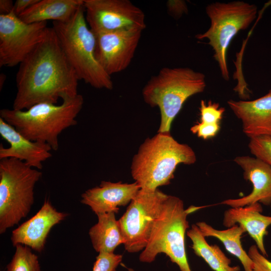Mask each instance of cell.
Returning <instances> with one entry per match:
<instances>
[{
	"label": "cell",
	"instance_id": "277c9868",
	"mask_svg": "<svg viewBox=\"0 0 271 271\" xmlns=\"http://www.w3.org/2000/svg\"><path fill=\"white\" fill-rule=\"evenodd\" d=\"M204 74L188 67H164L142 90L145 102L158 107L161 121L158 132H170L172 122L185 102L205 89Z\"/></svg>",
	"mask_w": 271,
	"mask_h": 271
},
{
	"label": "cell",
	"instance_id": "7402d4cb",
	"mask_svg": "<svg viewBox=\"0 0 271 271\" xmlns=\"http://www.w3.org/2000/svg\"><path fill=\"white\" fill-rule=\"evenodd\" d=\"M186 233L192 241L191 247L195 254L202 258L213 270H240L238 265L230 266V259L226 256L218 245H210L206 241L196 224L192 225Z\"/></svg>",
	"mask_w": 271,
	"mask_h": 271
},
{
	"label": "cell",
	"instance_id": "5bb4252c",
	"mask_svg": "<svg viewBox=\"0 0 271 271\" xmlns=\"http://www.w3.org/2000/svg\"><path fill=\"white\" fill-rule=\"evenodd\" d=\"M67 216V214L57 211L49 200L45 199L35 215L13 231L11 239L13 245L21 244L42 252L51 228Z\"/></svg>",
	"mask_w": 271,
	"mask_h": 271
},
{
	"label": "cell",
	"instance_id": "8992f818",
	"mask_svg": "<svg viewBox=\"0 0 271 271\" xmlns=\"http://www.w3.org/2000/svg\"><path fill=\"white\" fill-rule=\"evenodd\" d=\"M201 207L191 206L185 209L180 198L168 195L139 260L151 263L159 254L164 253L181 271H192L185 247V233L189 227L187 216Z\"/></svg>",
	"mask_w": 271,
	"mask_h": 271
},
{
	"label": "cell",
	"instance_id": "9c48e42d",
	"mask_svg": "<svg viewBox=\"0 0 271 271\" xmlns=\"http://www.w3.org/2000/svg\"><path fill=\"white\" fill-rule=\"evenodd\" d=\"M167 196L159 189L154 191L140 189L131 201L118 220L127 252L137 253L146 247Z\"/></svg>",
	"mask_w": 271,
	"mask_h": 271
},
{
	"label": "cell",
	"instance_id": "ffe728a7",
	"mask_svg": "<svg viewBox=\"0 0 271 271\" xmlns=\"http://www.w3.org/2000/svg\"><path fill=\"white\" fill-rule=\"evenodd\" d=\"M115 213L109 212L97 215L98 221L89 231L93 248L97 252L114 253L116 248L124 244L118 220Z\"/></svg>",
	"mask_w": 271,
	"mask_h": 271
},
{
	"label": "cell",
	"instance_id": "484cf974",
	"mask_svg": "<svg viewBox=\"0 0 271 271\" xmlns=\"http://www.w3.org/2000/svg\"><path fill=\"white\" fill-rule=\"evenodd\" d=\"M122 260L121 254L100 252L96 257L92 271H116Z\"/></svg>",
	"mask_w": 271,
	"mask_h": 271
},
{
	"label": "cell",
	"instance_id": "3957f363",
	"mask_svg": "<svg viewBox=\"0 0 271 271\" xmlns=\"http://www.w3.org/2000/svg\"><path fill=\"white\" fill-rule=\"evenodd\" d=\"M83 103L82 95L78 94L64 99L59 105L44 102L26 110L2 109L0 117L27 139L47 144L57 151L60 134L77 123L76 118Z\"/></svg>",
	"mask_w": 271,
	"mask_h": 271
},
{
	"label": "cell",
	"instance_id": "5b68a950",
	"mask_svg": "<svg viewBox=\"0 0 271 271\" xmlns=\"http://www.w3.org/2000/svg\"><path fill=\"white\" fill-rule=\"evenodd\" d=\"M52 27L79 80L97 89L111 90V76L95 57V36L86 21L84 5L69 21L53 22Z\"/></svg>",
	"mask_w": 271,
	"mask_h": 271
},
{
	"label": "cell",
	"instance_id": "9a60e30c",
	"mask_svg": "<svg viewBox=\"0 0 271 271\" xmlns=\"http://www.w3.org/2000/svg\"><path fill=\"white\" fill-rule=\"evenodd\" d=\"M0 135L10 145L8 148H5L1 144L0 160L15 158L40 170L43 168V162L52 156L50 146L27 139L1 117Z\"/></svg>",
	"mask_w": 271,
	"mask_h": 271
},
{
	"label": "cell",
	"instance_id": "44dd1931",
	"mask_svg": "<svg viewBox=\"0 0 271 271\" xmlns=\"http://www.w3.org/2000/svg\"><path fill=\"white\" fill-rule=\"evenodd\" d=\"M196 224L205 237H213L221 241L226 250L240 260L244 271H252L253 261L241 242V236L245 232L242 227L236 224L225 230H217L205 222H198Z\"/></svg>",
	"mask_w": 271,
	"mask_h": 271
},
{
	"label": "cell",
	"instance_id": "4fadbf2b",
	"mask_svg": "<svg viewBox=\"0 0 271 271\" xmlns=\"http://www.w3.org/2000/svg\"><path fill=\"white\" fill-rule=\"evenodd\" d=\"M243 171V177L252 184L248 195L237 199L223 200L221 204L232 208L243 207L255 203L271 204V167L256 157L238 156L234 159Z\"/></svg>",
	"mask_w": 271,
	"mask_h": 271
},
{
	"label": "cell",
	"instance_id": "cb8c5ba5",
	"mask_svg": "<svg viewBox=\"0 0 271 271\" xmlns=\"http://www.w3.org/2000/svg\"><path fill=\"white\" fill-rule=\"evenodd\" d=\"M248 148L250 153L271 167V137L259 136L250 139Z\"/></svg>",
	"mask_w": 271,
	"mask_h": 271
},
{
	"label": "cell",
	"instance_id": "4dcf8cb0",
	"mask_svg": "<svg viewBox=\"0 0 271 271\" xmlns=\"http://www.w3.org/2000/svg\"><path fill=\"white\" fill-rule=\"evenodd\" d=\"M14 4L12 0H0V15H8L14 10Z\"/></svg>",
	"mask_w": 271,
	"mask_h": 271
},
{
	"label": "cell",
	"instance_id": "83f0119b",
	"mask_svg": "<svg viewBox=\"0 0 271 271\" xmlns=\"http://www.w3.org/2000/svg\"><path fill=\"white\" fill-rule=\"evenodd\" d=\"M220 128L219 123H205L199 122L193 125L190 130L199 138L207 140L214 137L219 131Z\"/></svg>",
	"mask_w": 271,
	"mask_h": 271
},
{
	"label": "cell",
	"instance_id": "d6a6232c",
	"mask_svg": "<svg viewBox=\"0 0 271 271\" xmlns=\"http://www.w3.org/2000/svg\"><path fill=\"white\" fill-rule=\"evenodd\" d=\"M271 5V0L267 2L266 3H265V5L266 7Z\"/></svg>",
	"mask_w": 271,
	"mask_h": 271
},
{
	"label": "cell",
	"instance_id": "7c38bea8",
	"mask_svg": "<svg viewBox=\"0 0 271 271\" xmlns=\"http://www.w3.org/2000/svg\"><path fill=\"white\" fill-rule=\"evenodd\" d=\"M143 30L93 32L95 57L104 71L111 75L121 72L131 63Z\"/></svg>",
	"mask_w": 271,
	"mask_h": 271
},
{
	"label": "cell",
	"instance_id": "1f68e13d",
	"mask_svg": "<svg viewBox=\"0 0 271 271\" xmlns=\"http://www.w3.org/2000/svg\"><path fill=\"white\" fill-rule=\"evenodd\" d=\"M6 78V76L4 74H1V79H0V87L1 89L3 87L5 80Z\"/></svg>",
	"mask_w": 271,
	"mask_h": 271
},
{
	"label": "cell",
	"instance_id": "2e32d148",
	"mask_svg": "<svg viewBox=\"0 0 271 271\" xmlns=\"http://www.w3.org/2000/svg\"><path fill=\"white\" fill-rule=\"evenodd\" d=\"M141 189L139 184L103 181L99 186L89 189L81 195V202L97 215L117 213L120 206L130 203Z\"/></svg>",
	"mask_w": 271,
	"mask_h": 271
},
{
	"label": "cell",
	"instance_id": "f546056e",
	"mask_svg": "<svg viewBox=\"0 0 271 271\" xmlns=\"http://www.w3.org/2000/svg\"><path fill=\"white\" fill-rule=\"evenodd\" d=\"M39 0H17L14 4V12L18 17Z\"/></svg>",
	"mask_w": 271,
	"mask_h": 271
},
{
	"label": "cell",
	"instance_id": "ba28073f",
	"mask_svg": "<svg viewBox=\"0 0 271 271\" xmlns=\"http://www.w3.org/2000/svg\"><path fill=\"white\" fill-rule=\"evenodd\" d=\"M257 8L243 1L215 2L208 5L206 12L210 26L204 33L197 34V39L208 40L213 57L218 63L223 78L229 80L226 55L228 48L235 35L246 29L256 18Z\"/></svg>",
	"mask_w": 271,
	"mask_h": 271
},
{
	"label": "cell",
	"instance_id": "30bf717a",
	"mask_svg": "<svg viewBox=\"0 0 271 271\" xmlns=\"http://www.w3.org/2000/svg\"><path fill=\"white\" fill-rule=\"evenodd\" d=\"M47 22L28 24L14 12L0 15V66L20 65L45 36Z\"/></svg>",
	"mask_w": 271,
	"mask_h": 271
},
{
	"label": "cell",
	"instance_id": "d4e9b609",
	"mask_svg": "<svg viewBox=\"0 0 271 271\" xmlns=\"http://www.w3.org/2000/svg\"><path fill=\"white\" fill-rule=\"evenodd\" d=\"M200 121L205 123H217L221 120L225 108L219 106L218 103L211 100L207 103L201 100L199 107Z\"/></svg>",
	"mask_w": 271,
	"mask_h": 271
},
{
	"label": "cell",
	"instance_id": "ac0fdd59",
	"mask_svg": "<svg viewBox=\"0 0 271 271\" xmlns=\"http://www.w3.org/2000/svg\"><path fill=\"white\" fill-rule=\"evenodd\" d=\"M262 208L259 203L249 205L231 208L225 211L223 224L230 227L238 224L255 241L260 252L267 256L263 240L267 235V228L271 225V216L261 214Z\"/></svg>",
	"mask_w": 271,
	"mask_h": 271
},
{
	"label": "cell",
	"instance_id": "f1b7e54d",
	"mask_svg": "<svg viewBox=\"0 0 271 271\" xmlns=\"http://www.w3.org/2000/svg\"><path fill=\"white\" fill-rule=\"evenodd\" d=\"M167 7L169 13L175 18H179L188 10L185 2L182 1H168Z\"/></svg>",
	"mask_w": 271,
	"mask_h": 271
},
{
	"label": "cell",
	"instance_id": "4316f807",
	"mask_svg": "<svg viewBox=\"0 0 271 271\" xmlns=\"http://www.w3.org/2000/svg\"><path fill=\"white\" fill-rule=\"evenodd\" d=\"M247 253L253 263L252 271H271V261L260 252L256 245H251Z\"/></svg>",
	"mask_w": 271,
	"mask_h": 271
},
{
	"label": "cell",
	"instance_id": "603a6c76",
	"mask_svg": "<svg viewBox=\"0 0 271 271\" xmlns=\"http://www.w3.org/2000/svg\"><path fill=\"white\" fill-rule=\"evenodd\" d=\"M6 271H41L38 256L26 245L19 244Z\"/></svg>",
	"mask_w": 271,
	"mask_h": 271
},
{
	"label": "cell",
	"instance_id": "52a82bcc",
	"mask_svg": "<svg viewBox=\"0 0 271 271\" xmlns=\"http://www.w3.org/2000/svg\"><path fill=\"white\" fill-rule=\"evenodd\" d=\"M42 173L15 158L0 160V233L26 217Z\"/></svg>",
	"mask_w": 271,
	"mask_h": 271
},
{
	"label": "cell",
	"instance_id": "e0dca14e",
	"mask_svg": "<svg viewBox=\"0 0 271 271\" xmlns=\"http://www.w3.org/2000/svg\"><path fill=\"white\" fill-rule=\"evenodd\" d=\"M227 104L242 123L243 132L250 139L271 137V89L264 96L250 100H229Z\"/></svg>",
	"mask_w": 271,
	"mask_h": 271
},
{
	"label": "cell",
	"instance_id": "d6986e66",
	"mask_svg": "<svg viewBox=\"0 0 271 271\" xmlns=\"http://www.w3.org/2000/svg\"><path fill=\"white\" fill-rule=\"evenodd\" d=\"M84 5V0H39L18 17L26 23L67 22Z\"/></svg>",
	"mask_w": 271,
	"mask_h": 271
},
{
	"label": "cell",
	"instance_id": "7a4b0ae2",
	"mask_svg": "<svg viewBox=\"0 0 271 271\" xmlns=\"http://www.w3.org/2000/svg\"><path fill=\"white\" fill-rule=\"evenodd\" d=\"M196 161V154L189 146L179 143L170 132H158L140 145L132 159L130 173L141 189L154 191L171 183L178 165Z\"/></svg>",
	"mask_w": 271,
	"mask_h": 271
},
{
	"label": "cell",
	"instance_id": "8fae6325",
	"mask_svg": "<svg viewBox=\"0 0 271 271\" xmlns=\"http://www.w3.org/2000/svg\"><path fill=\"white\" fill-rule=\"evenodd\" d=\"M87 23L93 32L144 30L143 11L128 0H84Z\"/></svg>",
	"mask_w": 271,
	"mask_h": 271
},
{
	"label": "cell",
	"instance_id": "6da1fadb",
	"mask_svg": "<svg viewBox=\"0 0 271 271\" xmlns=\"http://www.w3.org/2000/svg\"><path fill=\"white\" fill-rule=\"evenodd\" d=\"M79 78L67 60L52 27L19 65L13 109H28L40 103L56 104L58 100L78 94Z\"/></svg>",
	"mask_w": 271,
	"mask_h": 271
}]
</instances>
